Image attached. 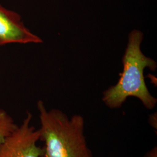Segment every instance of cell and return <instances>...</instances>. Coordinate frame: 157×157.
I'll list each match as a JSON object with an SVG mask.
<instances>
[{"mask_svg":"<svg viewBox=\"0 0 157 157\" xmlns=\"http://www.w3.org/2000/svg\"><path fill=\"white\" fill-rule=\"evenodd\" d=\"M40 140L44 142V157H93L84 135V119L80 115L69 118L58 109L47 110L38 101Z\"/></svg>","mask_w":157,"mask_h":157,"instance_id":"2","label":"cell"},{"mask_svg":"<svg viewBox=\"0 0 157 157\" xmlns=\"http://www.w3.org/2000/svg\"><path fill=\"white\" fill-rule=\"evenodd\" d=\"M141 157H157V147L154 146Z\"/></svg>","mask_w":157,"mask_h":157,"instance_id":"7","label":"cell"},{"mask_svg":"<svg viewBox=\"0 0 157 157\" xmlns=\"http://www.w3.org/2000/svg\"><path fill=\"white\" fill-rule=\"evenodd\" d=\"M143 40V34L140 30H133L129 34L122 58L123 72L118 83L102 93V101L111 109L121 108L129 97L139 98L148 109H152L157 104V98L151 94L146 86L143 73L146 67L155 71L157 63L141 51Z\"/></svg>","mask_w":157,"mask_h":157,"instance_id":"1","label":"cell"},{"mask_svg":"<svg viewBox=\"0 0 157 157\" xmlns=\"http://www.w3.org/2000/svg\"><path fill=\"white\" fill-rule=\"evenodd\" d=\"M32 119L28 111L22 124L0 144V157H44V147L37 145L39 130L31 124Z\"/></svg>","mask_w":157,"mask_h":157,"instance_id":"3","label":"cell"},{"mask_svg":"<svg viewBox=\"0 0 157 157\" xmlns=\"http://www.w3.org/2000/svg\"><path fill=\"white\" fill-rule=\"evenodd\" d=\"M148 124L150 126L155 130H157V112H155L152 114L150 115L148 117Z\"/></svg>","mask_w":157,"mask_h":157,"instance_id":"6","label":"cell"},{"mask_svg":"<svg viewBox=\"0 0 157 157\" xmlns=\"http://www.w3.org/2000/svg\"><path fill=\"white\" fill-rule=\"evenodd\" d=\"M41 43L42 39L25 26L18 13L0 4V46Z\"/></svg>","mask_w":157,"mask_h":157,"instance_id":"4","label":"cell"},{"mask_svg":"<svg viewBox=\"0 0 157 157\" xmlns=\"http://www.w3.org/2000/svg\"><path fill=\"white\" fill-rule=\"evenodd\" d=\"M17 126L5 110L0 109V144L17 129Z\"/></svg>","mask_w":157,"mask_h":157,"instance_id":"5","label":"cell"}]
</instances>
